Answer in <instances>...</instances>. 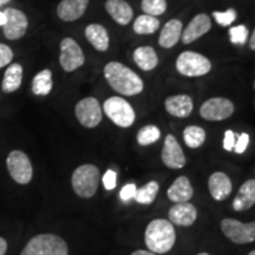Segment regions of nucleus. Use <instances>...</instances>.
<instances>
[{
	"mask_svg": "<svg viewBox=\"0 0 255 255\" xmlns=\"http://www.w3.org/2000/svg\"><path fill=\"white\" fill-rule=\"evenodd\" d=\"M104 77L115 91L124 96L138 95L144 88L141 77L119 62H110L104 66Z\"/></svg>",
	"mask_w": 255,
	"mask_h": 255,
	"instance_id": "nucleus-1",
	"label": "nucleus"
},
{
	"mask_svg": "<svg viewBox=\"0 0 255 255\" xmlns=\"http://www.w3.org/2000/svg\"><path fill=\"white\" fill-rule=\"evenodd\" d=\"M145 246L155 254H165L174 247L176 232L169 220L155 219L146 226L144 233Z\"/></svg>",
	"mask_w": 255,
	"mask_h": 255,
	"instance_id": "nucleus-2",
	"label": "nucleus"
},
{
	"mask_svg": "<svg viewBox=\"0 0 255 255\" xmlns=\"http://www.w3.org/2000/svg\"><path fill=\"white\" fill-rule=\"evenodd\" d=\"M20 255H69V247L59 235L44 233L32 238Z\"/></svg>",
	"mask_w": 255,
	"mask_h": 255,
	"instance_id": "nucleus-3",
	"label": "nucleus"
},
{
	"mask_svg": "<svg viewBox=\"0 0 255 255\" xmlns=\"http://www.w3.org/2000/svg\"><path fill=\"white\" fill-rule=\"evenodd\" d=\"M101 175L94 164H83L75 169L71 177L72 189L82 199H91L97 193Z\"/></svg>",
	"mask_w": 255,
	"mask_h": 255,
	"instance_id": "nucleus-4",
	"label": "nucleus"
},
{
	"mask_svg": "<svg viewBox=\"0 0 255 255\" xmlns=\"http://www.w3.org/2000/svg\"><path fill=\"white\" fill-rule=\"evenodd\" d=\"M103 110L113 122L117 127L121 128H129L131 127L136 120L135 110L132 109L131 104L127 102L122 97H114L108 98L103 104Z\"/></svg>",
	"mask_w": 255,
	"mask_h": 255,
	"instance_id": "nucleus-5",
	"label": "nucleus"
},
{
	"mask_svg": "<svg viewBox=\"0 0 255 255\" xmlns=\"http://www.w3.org/2000/svg\"><path fill=\"white\" fill-rule=\"evenodd\" d=\"M176 70L186 77H200L212 70V63L203 55L193 51H184L176 60Z\"/></svg>",
	"mask_w": 255,
	"mask_h": 255,
	"instance_id": "nucleus-6",
	"label": "nucleus"
},
{
	"mask_svg": "<svg viewBox=\"0 0 255 255\" xmlns=\"http://www.w3.org/2000/svg\"><path fill=\"white\" fill-rule=\"evenodd\" d=\"M6 167L12 180L21 186L30 183L33 177V167L30 158L21 150H12L9 152L6 158Z\"/></svg>",
	"mask_w": 255,
	"mask_h": 255,
	"instance_id": "nucleus-7",
	"label": "nucleus"
},
{
	"mask_svg": "<svg viewBox=\"0 0 255 255\" xmlns=\"http://www.w3.org/2000/svg\"><path fill=\"white\" fill-rule=\"evenodd\" d=\"M221 231L234 244L245 245L255 241V222L244 223L235 219H223Z\"/></svg>",
	"mask_w": 255,
	"mask_h": 255,
	"instance_id": "nucleus-8",
	"label": "nucleus"
},
{
	"mask_svg": "<svg viewBox=\"0 0 255 255\" xmlns=\"http://www.w3.org/2000/svg\"><path fill=\"white\" fill-rule=\"evenodd\" d=\"M75 115L78 122L89 129L100 126L103 119L102 107L95 97H87L79 101L75 107Z\"/></svg>",
	"mask_w": 255,
	"mask_h": 255,
	"instance_id": "nucleus-9",
	"label": "nucleus"
},
{
	"mask_svg": "<svg viewBox=\"0 0 255 255\" xmlns=\"http://www.w3.org/2000/svg\"><path fill=\"white\" fill-rule=\"evenodd\" d=\"M85 62L82 47L72 38L66 37L60 41L59 63L65 72H72L81 68Z\"/></svg>",
	"mask_w": 255,
	"mask_h": 255,
	"instance_id": "nucleus-10",
	"label": "nucleus"
},
{
	"mask_svg": "<svg viewBox=\"0 0 255 255\" xmlns=\"http://www.w3.org/2000/svg\"><path fill=\"white\" fill-rule=\"evenodd\" d=\"M234 113V104L223 97H214L201 105L200 115L203 120L219 122L229 119Z\"/></svg>",
	"mask_w": 255,
	"mask_h": 255,
	"instance_id": "nucleus-11",
	"label": "nucleus"
},
{
	"mask_svg": "<svg viewBox=\"0 0 255 255\" xmlns=\"http://www.w3.org/2000/svg\"><path fill=\"white\" fill-rule=\"evenodd\" d=\"M4 14L6 17V23L2 26L4 36L9 40H17L23 38L28 27L26 14L14 7H7L4 11Z\"/></svg>",
	"mask_w": 255,
	"mask_h": 255,
	"instance_id": "nucleus-12",
	"label": "nucleus"
},
{
	"mask_svg": "<svg viewBox=\"0 0 255 255\" xmlns=\"http://www.w3.org/2000/svg\"><path fill=\"white\" fill-rule=\"evenodd\" d=\"M161 158L165 167L170 169H182L187 163L186 156L176 137L171 133L165 136Z\"/></svg>",
	"mask_w": 255,
	"mask_h": 255,
	"instance_id": "nucleus-13",
	"label": "nucleus"
},
{
	"mask_svg": "<svg viewBox=\"0 0 255 255\" xmlns=\"http://www.w3.org/2000/svg\"><path fill=\"white\" fill-rule=\"evenodd\" d=\"M169 221L180 227H189L197 219V209L189 202L175 203L169 209Z\"/></svg>",
	"mask_w": 255,
	"mask_h": 255,
	"instance_id": "nucleus-14",
	"label": "nucleus"
},
{
	"mask_svg": "<svg viewBox=\"0 0 255 255\" xmlns=\"http://www.w3.org/2000/svg\"><path fill=\"white\" fill-rule=\"evenodd\" d=\"M212 28V21H210L209 15L205 13H200L191 19V21L188 24V26L184 28L182 36L183 44H191L193 41L199 39L203 34L210 31Z\"/></svg>",
	"mask_w": 255,
	"mask_h": 255,
	"instance_id": "nucleus-15",
	"label": "nucleus"
},
{
	"mask_svg": "<svg viewBox=\"0 0 255 255\" xmlns=\"http://www.w3.org/2000/svg\"><path fill=\"white\" fill-rule=\"evenodd\" d=\"M208 189L215 201H225L233 190L231 178L222 171H215L208 178Z\"/></svg>",
	"mask_w": 255,
	"mask_h": 255,
	"instance_id": "nucleus-16",
	"label": "nucleus"
},
{
	"mask_svg": "<svg viewBox=\"0 0 255 255\" xmlns=\"http://www.w3.org/2000/svg\"><path fill=\"white\" fill-rule=\"evenodd\" d=\"M164 107L167 113L171 116L177 117V119H186L193 113L194 103L190 96L175 95L165 100Z\"/></svg>",
	"mask_w": 255,
	"mask_h": 255,
	"instance_id": "nucleus-17",
	"label": "nucleus"
},
{
	"mask_svg": "<svg viewBox=\"0 0 255 255\" xmlns=\"http://www.w3.org/2000/svg\"><path fill=\"white\" fill-rule=\"evenodd\" d=\"M90 0H62L57 6V14L64 21H75L87 11Z\"/></svg>",
	"mask_w": 255,
	"mask_h": 255,
	"instance_id": "nucleus-18",
	"label": "nucleus"
},
{
	"mask_svg": "<svg viewBox=\"0 0 255 255\" xmlns=\"http://www.w3.org/2000/svg\"><path fill=\"white\" fill-rule=\"evenodd\" d=\"M168 199L174 203L188 202L194 195L189 178L187 176H178L167 191Z\"/></svg>",
	"mask_w": 255,
	"mask_h": 255,
	"instance_id": "nucleus-19",
	"label": "nucleus"
},
{
	"mask_svg": "<svg viewBox=\"0 0 255 255\" xmlns=\"http://www.w3.org/2000/svg\"><path fill=\"white\" fill-rule=\"evenodd\" d=\"M105 8L117 24L126 26L133 18V11L126 0H107Z\"/></svg>",
	"mask_w": 255,
	"mask_h": 255,
	"instance_id": "nucleus-20",
	"label": "nucleus"
},
{
	"mask_svg": "<svg viewBox=\"0 0 255 255\" xmlns=\"http://www.w3.org/2000/svg\"><path fill=\"white\" fill-rule=\"evenodd\" d=\"M255 205V180H247L239 189L237 196L233 201V208L235 212H244Z\"/></svg>",
	"mask_w": 255,
	"mask_h": 255,
	"instance_id": "nucleus-21",
	"label": "nucleus"
},
{
	"mask_svg": "<svg viewBox=\"0 0 255 255\" xmlns=\"http://www.w3.org/2000/svg\"><path fill=\"white\" fill-rule=\"evenodd\" d=\"M182 23L178 19H171L162 27L159 33L158 44L165 49H170L176 45L182 34Z\"/></svg>",
	"mask_w": 255,
	"mask_h": 255,
	"instance_id": "nucleus-22",
	"label": "nucleus"
},
{
	"mask_svg": "<svg viewBox=\"0 0 255 255\" xmlns=\"http://www.w3.org/2000/svg\"><path fill=\"white\" fill-rule=\"evenodd\" d=\"M85 37L89 43L100 52L109 49V33L107 28L100 24H90L85 28Z\"/></svg>",
	"mask_w": 255,
	"mask_h": 255,
	"instance_id": "nucleus-23",
	"label": "nucleus"
},
{
	"mask_svg": "<svg viewBox=\"0 0 255 255\" xmlns=\"http://www.w3.org/2000/svg\"><path fill=\"white\" fill-rule=\"evenodd\" d=\"M21 82H23V66L19 63L9 64V66L5 71L4 79H2L1 90L5 94L17 91L20 88Z\"/></svg>",
	"mask_w": 255,
	"mask_h": 255,
	"instance_id": "nucleus-24",
	"label": "nucleus"
},
{
	"mask_svg": "<svg viewBox=\"0 0 255 255\" xmlns=\"http://www.w3.org/2000/svg\"><path fill=\"white\" fill-rule=\"evenodd\" d=\"M133 60L143 71H151L158 64V57L151 46H139L133 51Z\"/></svg>",
	"mask_w": 255,
	"mask_h": 255,
	"instance_id": "nucleus-25",
	"label": "nucleus"
},
{
	"mask_svg": "<svg viewBox=\"0 0 255 255\" xmlns=\"http://www.w3.org/2000/svg\"><path fill=\"white\" fill-rule=\"evenodd\" d=\"M53 88L52 72L49 69L43 70L34 76L32 81V92L37 96L49 95Z\"/></svg>",
	"mask_w": 255,
	"mask_h": 255,
	"instance_id": "nucleus-26",
	"label": "nucleus"
},
{
	"mask_svg": "<svg viewBox=\"0 0 255 255\" xmlns=\"http://www.w3.org/2000/svg\"><path fill=\"white\" fill-rule=\"evenodd\" d=\"M159 20L149 14H142L136 18L133 23V31L137 34H152L159 28Z\"/></svg>",
	"mask_w": 255,
	"mask_h": 255,
	"instance_id": "nucleus-27",
	"label": "nucleus"
},
{
	"mask_svg": "<svg viewBox=\"0 0 255 255\" xmlns=\"http://www.w3.org/2000/svg\"><path fill=\"white\" fill-rule=\"evenodd\" d=\"M206 131L203 128L189 126L183 130V139L188 148L197 149L206 141Z\"/></svg>",
	"mask_w": 255,
	"mask_h": 255,
	"instance_id": "nucleus-28",
	"label": "nucleus"
},
{
	"mask_svg": "<svg viewBox=\"0 0 255 255\" xmlns=\"http://www.w3.org/2000/svg\"><path fill=\"white\" fill-rule=\"evenodd\" d=\"M158 190V183L156 181H150L136 190V195L133 199L137 203H141V205H151L157 196Z\"/></svg>",
	"mask_w": 255,
	"mask_h": 255,
	"instance_id": "nucleus-29",
	"label": "nucleus"
},
{
	"mask_svg": "<svg viewBox=\"0 0 255 255\" xmlns=\"http://www.w3.org/2000/svg\"><path fill=\"white\" fill-rule=\"evenodd\" d=\"M161 137V131L156 126H152V124H149V126H145L141 128L137 132V143L142 146L150 145L152 143L157 142Z\"/></svg>",
	"mask_w": 255,
	"mask_h": 255,
	"instance_id": "nucleus-30",
	"label": "nucleus"
},
{
	"mask_svg": "<svg viewBox=\"0 0 255 255\" xmlns=\"http://www.w3.org/2000/svg\"><path fill=\"white\" fill-rule=\"evenodd\" d=\"M141 7L144 14L158 17L167 11V1L165 0H142Z\"/></svg>",
	"mask_w": 255,
	"mask_h": 255,
	"instance_id": "nucleus-31",
	"label": "nucleus"
},
{
	"mask_svg": "<svg viewBox=\"0 0 255 255\" xmlns=\"http://www.w3.org/2000/svg\"><path fill=\"white\" fill-rule=\"evenodd\" d=\"M229 38L234 45H244L248 38V28L245 25L231 27L229 30Z\"/></svg>",
	"mask_w": 255,
	"mask_h": 255,
	"instance_id": "nucleus-32",
	"label": "nucleus"
},
{
	"mask_svg": "<svg viewBox=\"0 0 255 255\" xmlns=\"http://www.w3.org/2000/svg\"><path fill=\"white\" fill-rule=\"evenodd\" d=\"M237 17L238 13L234 8H228L226 12H213V18L221 26H229L232 23H234Z\"/></svg>",
	"mask_w": 255,
	"mask_h": 255,
	"instance_id": "nucleus-33",
	"label": "nucleus"
},
{
	"mask_svg": "<svg viewBox=\"0 0 255 255\" xmlns=\"http://www.w3.org/2000/svg\"><path fill=\"white\" fill-rule=\"evenodd\" d=\"M12 59H13V51L11 50V47L0 43V69L9 65Z\"/></svg>",
	"mask_w": 255,
	"mask_h": 255,
	"instance_id": "nucleus-34",
	"label": "nucleus"
},
{
	"mask_svg": "<svg viewBox=\"0 0 255 255\" xmlns=\"http://www.w3.org/2000/svg\"><path fill=\"white\" fill-rule=\"evenodd\" d=\"M136 190H137L136 184H133V183L126 184V186H124L120 191L121 200L124 201V202H128V201L132 200L136 195Z\"/></svg>",
	"mask_w": 255,
	"mask_h": 255,
	"instance_id": "nucleus-35",
	"label": "nucleus"
},
{
	"mask_svg": "<svg viewBox=\"0 0 255 255\" xmlns=\"http://www.w3.org/2000/svg\"><path fill=\"white\" fill-rule=\"evenodd\" d=\"M248 143H250V135L246 132L241 133V135L238 137V141L235 142L234 151L237 152V154H244V152L246 151Z\"/></svg>",
	"mask_w": 255,
	"mask_h": 255,
	"instance_id": "nucleus-36",
	"label": "nucleus"
},
{
	"mask_svg": "<svg viewBox=\"0 0 255 255\" xmlns=\"http://www.w3.org/2000/svg\"><path fill=\"white\" fill-rule=\"evenodd\" d=\"M117 174L114 170H108L103 176V184L108 190L115 189L117 184Z\"/></svg>",
	"mask_w": 255,
	"mask_h": 255,
	"instance_id": "nucleus-37",
	"label": "nucleus"
},
{
	"mask_svg": "<svg viewBox=\"0 0 255 255\" xmlns=\"http://www.w3.org/2000/svg\"><path fill=\"white\" fill-rule=\"evenodd\" d=\"M235 142H237V136H235L234 131L227 130V131L225 132V138H223V149L227 151L234 150Z\"/></svg>",
	"mask_w": 255,
	"mask_h": 255,
	"instance_id": "nucleus-38",
	"label": "nucleus"
},
{
	"mask_svg": "<svg viewBox=\"0 0 255 255\" xmlns=\"http://www.w3.org/2000/svg\"><path fill=\"white\" fill-rule=\"evenodd\" d=\"M6 252H7V241L0 237V255H5Z\"/></svg>",
	"mask_w": 255,
	"mask_h": 255,
	"instance_id": "nucleus-39",
	"label": "nucleus"
},
{
	"mask_svg": "<svg viewBox=\"0 0 255 255\" xmlns=\"http://www.w3.org/2000/svg\"><path fill=\"white\" fill-rule=\"evenodd\" d=\"M130 255H156L155 253H152L150 251H144V250H138V251H135L132 252Z\"/></svg>",
	"mask_w": 255,
	"mask_h": 255,
	"instance_id": "nucleus-40",
	"label": "nucleus"
},
{
	"mask_svg": "<svg viewBox=\"0 0 255 255\" xmlns=\"http://www.w3.org/2000/svg\"><path fill=\"white\" fill-rule=\"evenodd\" d=\"M250 47L253 51H255V28H254V31H253V34H252V37H251V40H250Z\"/></svg>",
	"mask_w": 255,
	"mask_h": 255,
	"instance_id": "nucleus-41",
	"label": "nucleus"
},
{
	"mask_svg": "<svg viewBox=\"0 0 255 255\" xmlns=\"http://www.w3.org/2000/svg\"><path fill=\"white\" fill-rule=\"evenodd\" d=\"M5 23H6V17L4 12H0V26H4Z\"/></svg>",
	"mask_w": 255,
	"mask_h": 255,
	"instance_id": "nucleus-42",
	"label": "nucleus"
},
{
	"mask_svg": "<svg viewBox=\"0 0 255 255\" xmlns=\"http://www.w3.org/2000/svg\"><path fill=\"white\" fill-rule=\"evenodd\" d=\"M9 1H11V0H0V6L7 4V2H9Z\"/></svg>",
	"mask_w": 255,
	"mask_h": 255,
	"instance_id": "nucleus-43",
	"label": "nucleus"
},
{
	"mask_svg": "<svg viewBox=\"0 0 255 255\" xmlns=\"http://www.w3.org/2000/svg\"><path fill=\"white\" fill-rule=\"evenodd\" d=\"M248 255H255V250H254V251H252L251 253H248Z\"/></svg>",
	"mask_w": 255,
	"mask_h": 255,
	"instance_id": "nucleus-44",
	"label": "nucleus"
},
{
	"mask_svg": "<svg viewBox=\"0 0 255 255\" xmlns=\"http://www.w3.org/2000/svg\"><path fill=\"white\" fill-rule=\"evenodd\" d=\"M197 255H210V254H208V253H200V254H197Z\"/></svg>",
	"mask_w": 255,
	"mask_h": 255,
	"instance_id": "nucleus-45",
	"label": "nucleus"
},
{
	"mask_svg": "<svg viewBox=\"0 0 255 255\" xmlns=\"http://www.w3.org/2000/svg\"><path fill=\"white\" fill-rule=\"evenodd\" d=\"M254 88H255V81H254Z\"/></svg>",
	"mask_w": 255,
	"mask_h": 255,
	"instance_id": "nucleus-46",
	"label": "nucleus"
}]
</instances>
